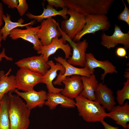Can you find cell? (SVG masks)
<instances>
[{
	"mask_svg": "<svg viewBox=\"0 0 129 129\" xmlns=\"http://www.w3.org/2000/svg\"><path fill=\"white\" fill-rule=\"evenodd\" d=\"M10 129H28L31 110L18 95L7 94Z\"/></svg>",
	"mask_w": 129,
	"mask_h": 129,
	"instance_id": "1",
	"label": "cell"
},
{
	"mask_svg": "<svg viewBox=\"0 0 129 129\" xmlns=\"http://www.w3.org/2000/svg\"><path fill=\"white\" fill-rule=\"evenodd\" d=\"M66 7L85 15H106L113 0H64Z\"/></svg>",
	"mask_w": 129,
	"mask_h": 129,
	"instance_id": "2",
	"label": "cell"
},
{
	"mask_svg": "<svg viewBox=\"0 0 129 129\" xmlns=\"http://www.w3.org/2000/svg\"><path fill=\"white\" fill-rule=\"evenodd\" d=\"M75 99L79 115L86 121L101 122L107 117L104 109L97 101L89 100L80 94Z\"/></svg>",
	"mask_w": 129,
	"mask_h": 129,
	"instance_id": "3",
	"label": "cell"
},
{
	"mask_svg": "<svg viewBox=\"0 0 129 129\" xmlns=\"http://www.w3.org/2000/svg\"><path fill=\"white\" fill-rule=\"evenodd\" d=\"M86 16V23L81 31L73 38L75 42L79 41L83 36L89 34H93L100 30L103 32L108 30L111 24L106 15H92Z\"/></svg>",
	"mask_w": 129,
	"mask_h": 129,
	"instance_id": "4",
	"label": "cell"
},
{
	"mask_svg": "<svg viewBox=\"0 0 129 129\" xmlns=\"http://www.w3.org/2000/svg\"><path fill=\"white\" fill-rule=\"evenodd\" d=\"M67 14L70 17L62 21L60 28L63 32L71 40L80 32L86 23V16L78 13L73 10L68 9Z\"/></svg>",
	"mask_w": 129,
	"mask_h": 129,
	"instance_id": "5",
	"label": "cell"
},
{
	"mask_svg": "<svg viewBox=\"0 0 129 129\" xmlns=\"http://www.w3.org/2000/svg\"><path fill=\"white\" fill-rule=\"evenodd\" d=\"M58 30L60 32L62 37L66 42H68L73 49L72 56L67 60L73 66H78L84 67L85 66L86 52L88 47V43L86 39L76 43L73 41L61 30L59 24L58 25Z\"/></svg>",
	"mask_w": 129,
	"mask_h": 129,
	"instance_id": "6",
	"label": "cell"
},
{
	"mask_svg": "<svg viewBox=\"0 0 129 129\" xmlns=\"http://www.w3.org/2000/svg\"><path fill=\"white\" fill-rule=\"evenodd\" d=\"M43 76L41 74L20 68L15 76L16 89L24 92L33 90L36 85L42 83Z\"/></svg>",
	"mask_w": 129,
	"mask_h": 129,
	"instance_id": "7",
	"label": "cell"
},
{
	"mask_svg": "<svg viewBox=\"0 0 129 129\" xmlns=\"http://www.w3.org/2000/svg\"><path fill=\"white\" fill-rule=\"evenodd\" d=\"M58 23L52 17L44 20L41 22L37 35L42 46L48 45L54 38L61 35L58 29Z\"/></svg>",
	"mask_w": 129,
	"mask_h": 129,
	"instance_id": "8",
	"label": "cell"
},
{
	"mask_svg": "<svg viewBox=\"0 0 129 129\" xmlns=\"http://www.w3.org/2000/svg\"><path fill=\"white\" fill-rule=\"evenodd\" d=\"M26 27V29H24L17 28L14 29L11 31L9 36L13 40L21 38L28 41L32 44L35 50L38 51L40 47L42 46L37 35L40 26L33 27L29 25Z\"/></svg>",
	"mask_w": 129,
	"mask_h": 129,
	"instance_id": "9",
	"label": "cell"
},
{
	"mask_svg": "<svg viewBox=\"0 0 129 129\" xmlns=\"http://www.w3.org/2000/svg\"><path fill=\"white\" fill-rule=\"evenodd\" d=\"M66 42L62 38H59L58 37H56L48 45L41 46L37 52L42 55L44 59L47 63L49 57L54 54L58 49H61L65 54V59H68L72 54L71 50L69 44L66 43Z\"/></svg>",
	"mask_w": 129,
	"mask_h": 129,
	"instance_id": "10",
	"label": "cell"
},
{
	"mask_svg": "<svg viewBox=\"0 0 129 129\" xmlns=\"http://www.w3.org/2000/svg\"><path fill=\"white\" fill-rule=\"evenodd\" d=\"M101 45L108 49L113 48L118 44H123L126 49L129 48V33H123L120 27L116 24L114 25V31L111 36L106 34L104 32L101 34Z\"/></svg>",
	"mask_w": 129,
	"mask_h": 129,
	"instance_id": "11",
	"label": "cell"
},
{
	"mask_svg": "<svg viewBox=\"0 0 129 129\" xmlns=\"http://www.w3.org/2000/svg\"><path fill=\"white\" fill-rule=\"evenodd\" d=\"M15 64L20 68L43 75L46 74L50 68L42 54L22 59L16 62Z\"/></svg>",
	"mask_w": 129,
	"mask_h": 129,
	"instance_id": "12",
	"label": "cell"
},
{
	"mask_svg": "<svg viewBox=\"0 0 129 129\" xmlns=\"http://www.w3.org/2000/svg\"><path fill=\"white\" fill-rule=\"evenodd\" d=\"M54 58L56 61L63 66L65 69L64 73L62 74L59 72L56 80L53 82V83L54 85H62L63 80L68 76L76 75L89 77L92 74L86 67L82 68L76 67L69 64L66 59L61 57H54Z\"/></svg>",
	"mask_w": 129,
	"mask_h": 129,
	"instance_id": "13",
	"label": "cell"
},
{
	"mask_svg": "<svg viewBox=\"0 0 129 129\" xmlns=\"http://www.w3.org/2000/svg\"><path fill=\"white\" fill-rule=\"evenodd\" d=\"M13 91L25 100L27 106L30 110L37 106L42 107L44 105L47 96V92L43 90L37 91L34 89L21 92L16 89Z\"/></svg>",
	"mask_w": 129,
	"mask_h": 129,
	"instance_id": "14",
	"label": "cell"
},
{
	"mask_svg": "<svg viewBox=\"0 0 129 129\" xmlns=\"http://www.w3.org/2000/svg\"><path fill=\"white\" fill-rule=\"evenodd\" d=\"M62 82L65 86L60 94L71 99L75 98L81 92L83 89L81 76L80 75H75L67 76Z\"/></svg>",
	"mask_w": 129,
	"mask_h": 129,
	"instance_id": "15",
	"label": "cell"
},
{
	"mask_svg": "<svg viewBox=\"0 0 129 129\" xmlns=\"http://www.w3.org/2000/svg\"><path fill=\"white\" fill-rule=\"evenodd\" d=\"M86 60L85 66L88 69L92 74H94L95 68L99 67L104 70V72L101 75V79L103 81L107 74L118 72L116 67L109 61L98 60L91 53H86Z\"/></svg>",
	"mask_w": 129,
	"mask_h": 129,
	"instance_id": "16",
	"label": "cell"
},
{
	"mask_svg": "<svg viewBox=\"0 0 129 129\" xmlns=\"http://www.w3.org/2000/svg\"><path fill=\"white\" fill-rule=\"evenodd\" d=\"M50 69L46 74L43 75L42 83L46 84L48 93H59L63 89L55 87L53 82L57 75V72L60 70V72L63 74L64 72V68L60 63L57 62L55 64L52 60H48L47 63Z\"/></svg>",
	"mask_w": 129,
	"mask_h": 129,
	"instance_id": "17",
	"label": "cell"
},
{
	"mask_svg": "<svg viewBox=\"0 0 129 129\" xmlns=\"http://www.w3.org/2000/svg\"><path fill=\"white\" fill-rule=\"evenodd\" d=\"M113 91L102 83H98L95 92L96 101L105 109L110 111L116 104Z\"/></svg>",
	"mask_w": 129,
	"mask_h": 129,
	"instance_id": "18",
	"label": "cell"
},
{
	"mask_svg": "<svg viewBox=\"0 0 129 129\" xmlns=\"http://www.w3.org/2000/svg\"><path fill=\"white\" fill-rule=\"evenodd\" d=\"M112 119L116 123L121 125L125 129H129V105L127 102L122 105L115 106L107 113V117Z\"/></svg>",
	"mask_w": 129,
	"mask_h": 129,
	"instance_id": "19",
	"label": "cell"
},
{
	"mask_svg": "<svg viewBox=\"0 0 129 129\" xmlns=\"http://www.w3.org/2000/svg\"><path fill=\"white\" fill-rule=\"evenodd\" d=\"M47 101L44 105L48 106L50 110L55 108L57 106L60 104L62 107L73 108L75 106V102L73 99L68 98L59 93H48Z\"/></svg>",
	"mask_w": 129,
	"mask_h": 129,
	"instance_id": "20",
	"label": "cell"
},
{
	"mask_svg": "<svg viewBox=\"0 0 129 129\" xmlns=\"http://www.w3.org/2000/svg\"><path fill=\"white\" fill-rule=\"evenodd\" d=\"M68 8L65 7L60 11L56 10L53 6L48 5L46 8L43 7V11L42 13L39 15H35L28 12L26 16L30 19H34L38 22H41L43 20L52 18L57 15L61 16L64 20L68 19L67 15Z\"/></svg>",
	"mask_w": 129,
	"mask_h": 129,
	"instance_id": "21",
	"label": "cell"
},
{
	"mask_svg": "<svg viewBox=\"0 0 129 129\" xmlns=\"http://www.w3.org/2000/svg\"><path fill=\"white\" fill-rule=\"evenodd\" d=\"M3 19L5 22V24L0 29V34L1 35L2 40L4 41L6 40L7 36L10 35L11 31L17 27L22 28L33 25L36 21L34 20L29 23L23 24L24 20L22 18H21L17 22H13L11 20L10 15L7 13H6V15L3 14Z\"/></svg>",
	"mask_w": 129,
	"mask_h": 129,
	"instance_id": "22",
	"label": "cell"
},
{
	"mask_svg": "<svg viewBox=\"0 0 129 129\" xmlns=\"http://www.w3.org/2000/svg\"><path fill=\"white\" fill-rule=\"evenodd\" d=\"M81 80L83 89L80 95L88 99L96 101L95 92L98 85V82L94 74L87 77L82 76Z\"/></svg>",
	"mask_w": 129,
	"mask_h": 129,
	"instance_id": "23",
	"label": "cell"
},
{
	"mask_svg": "<svg viewBox=\"0 0 129 129\" xmlns=\"http://www.w3.org/2000/svg\"><path fill=\"white\" fill-rule=\"evenodd\" d=\"M11 70L10 69L5 74L4 71H0V98L1 99L5 94L16 89L15 76H8Z\"/></svg>",
	"mask_w": 129,
	"mask_h": 129,
	"instance_id": "24",
	"label": "cell"
},
{
	"mask_svg": "<svg viewBox=\"0 0 129 129\" xmlns=\"http://www.w3.org/2000/svg\"><path fill=\"white\" fill-rule=\"evenodd\" d=\"M7 94L1 99L0 108V129H10Z\"/></svg>",
	"mask_w": 129,
	"mask_h": 129,
	"instance_id": "25",
	"label": "cell"
},
{
	"mask_svg": "<svg viewBox=\"0 0 129 129\" xmlns=\"http://www.w3.org/2000/svg\"><path fill=\"white\" fill-rule=\"evenodd\" d=\"M116 100L119 105H122L126 99H129V79L124 83V86L121 90L117 92Z\"/></svg>",
	"mask_w": 129,
	"mask_h": 129,
	"instance_id": "26",
	"label": "cell"
},
{
	"mask_svg": "<svg viewBox=\"0 0 129 129\" xmlns=\"http://www.w3.org/2000/svg\"><path fill=\"white\" fill-rule=\"evenodd\" d=\"M124 8L122 11L118 16V19L119 20L122 21L126 22L129 26V9L127 6L124 1L122 0Z\"/></svg>",
	"mask_w": 129,
	"mask_h": 129,
	"instance_id": "27",
	"label": "cell"
},
{
	"mask_svg": "<svg viewBox=\"0 0 129 129\" xmlns=\"http://www.w3.org/2000/svg\"><path fill=\"white\" fill-rule=\"evenodd\" d=\"M19 3L16 8L20 15L23 16L28 9V5L26 0H18Z\"/></svg>",
	"mask_w": 129,
	"mask_h": 129,
	"instance_id": "28",
	"label": "cell"
},
{
	"mask_svg": "<svg viewBox=\"0 0 129 129\" xmlns=\"http://www.w3.org/2000/svg\"><path fill=\"white\" fill-rule=\"evenodd\" d=\"M48 5L56 8H61L62 9L66 7L64 0H47Z\"/></svg>",
	"mask_w": 129,
	"mask_h": 129,
	"instance_id": "29",
	"label": "cell"
},
{
	"mask_svg": "<svg viewBox=\"0 0 129 129\" xmlns=\"http://www.w3.org/2000/svg\"><path fill=\"white\" fill-rule=\"evenodd\" d=\"M2 2L6 4L9 8H16L18 4V0H2Z\"/></svg>",
	"mask_w": 129,
	"mask_h": 129,
	"instance_id": "30",
	"label": "cell"
},
{
	"mask_svg": "<svg viewBox=\"0 0 129 129\" xmlns=\"http://www.w3.org/2000/svg\"><path fill=\"white\" fill-rule=\"evenodd\" d=\"M116 53L118 56L120 57H124L127 54L126 49L122 47L118 48L116 49Z\"/></svg>",
	"mask_w": 129,
	"mask_h": 129,
	"instance_id": "31",
	"label": "cell"
},
{
	"mask_svg": "<svg viewBox=\"0 0 129 129\" xmlns=\"http://www.w3.org/2000/svg\"><path fill=\"white\" fill-rule=\"evenodd\" d=\"M101 122L104 127L103 129H119L118 127L112 126L107 123L104 120Z\"/></svg>",
	"mask_w": 129,
	"mask_h": 129,
	"instance_id": "32",
	"label": "cell"
},
{
	"mask_svg": "<svg viewBox=\"0 0 129 129\" xmlns=\"http://www.w3.org/2000/svg\"><path fill=\"white\" fill-rule=\"evenodd\" d=\"M3 5L2 3L0 2V31L1 27L3 24V16L4 14Z\"/></svg>",
	"mask_w": 129,
	"mask_h": 129,
	"instance_id": "33",
	"label": "cell"
},
{
	"mask_svg": "<svg viewBox=\"0 0 129 129\" xmlns=\"http://www.w3.org/2000/svg\"><path fill=\"white\" fill-rule=\"evenodd\" d=\"M8 58V57L5 54V50L3 49L1 52L0 53V62L2 60L3 58H5L6 59H7Z\"/></svg>",
	"mask_w": 129,
	"mask_h": 129,
	"instance_id": "34",
	"label": "cell"
},
{
	"mask_svg": "<svg viewBox=\"0 0 129 129\" xmlns=\"http://www.w3.org/2000/svg\"><path fill=\"white\" fill-rule=\"evenodd\" d=\"M124 77L125 78L129 79V72L127 71L126 72L124 75Z\"/></svg>",
	"mask_w": 129,
	"mask_h": 129,
	"instance_id": "35",
	"label": "cell"
},
{
	"mask_svg": "<svg viewBox=\"0 0 129 129\" xmlns=\"http://www.w3.org/2000/svg\"><path fill=\"white\" fill-rule=\"evenodd\" d=\"M2 40L1 35L0 34V48L1 46V42Z\"/></svg>",
	"mask_w": 129,
	"mask_h": 129,
	"instance_id": "36",
	"label": "cell"
},
{
	"mask_svg": "<svg viewBox=\"0 0 129 129\" xmlns=\"http://www.w3.org/2000/svg\"><path fill=\"white\" fill-rule=\"evenodd\" d=\"M1 99H1L0 98V106H1Z\"/></svg>",
	"mask_w": 129,
	"mask_h": 129,
	"instance_id": "37",
	"label": "cell"
}]
</instances>
